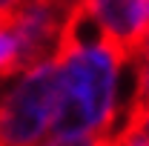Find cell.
<instances>
[{"label":"cell","instance_id":"3957f363","mask_svg":"<svg viewBox=\"0 0 149 146\" xmlns=\"http://www.w3.org/2000/svg\"><path fill=\"white\" fill-rule=\"evenodd\" d=\"M74 3L77 0H20L15 9L6 12L20 40L23 69L55 57Z\"/></svg>","mask_w":149,"mask_h":146},{"label":"cell","instance_id":"5b68a950","mask_svg":"<svg viewBox=\"0 0 149 146\" xmlns=\"http://www.w3.org/2000/svg\"><path fill=\"white\" fill-rule=\"evenodd\" d=\"M23 72V55H20V40L12 26L9 15H0V77Z\"/></svg>","mask_w":149,"mask_h":146},{"label":"cell","instance_id":"52a82bcc","mask_svg":"<svg viewBox=\"0 0 149 146\" xmlns=\"http://www.w3.org/2000/svg\"><path fill=\"white\" fill-rule=\"evenodd\" d=\"M112 146H149V140L141 135H120V138H112Z\"/></svg>","mask_w":149,"mask_h":146},{"label":"cell","instance_id":"7a4b0ae2","mask_svg":"<svg viewBox=\"0 0 149 146\" xmlns=\"http://www.w3.org/2000/svg\"><path fill=\"white\" fill-rule=\"evenodd\" d=\"M60 97L57 60L23 69L17 86L0 97V146H35L55 120Z\"/></svg>","mask_w":149,"mask_h":146},{"label":"cell","instance_id":"277c9868","mask_svg":"<svg viewBox=\"0 0 149 146\" xmlns=\"http://www.w3.org/2000/svg\"><path fill=\"white\" fill-rule=\"evenodd\" d=\"M100 35L132 60L149 32V0H80Z\"/></svg>","mask_w":149,"mask_h":146},{"label":"cell","instance_id":"8992f818","mask_svg":"<svg viewBox=\"0 0 149 146\" xmlns=\"http://www.w3.org/2000/svg\"><path fill=\"white\" fill-rule=\"evenodd\" d=\"M35 146H112V138L103 132H77V135H52Z\"/></svg>","mask_w":149,"mask_h":146},{"label":"cell","instance_id":"6da1fadb","mask_svg":"<svg viewBox=\"0 0 149 146\" xmlns=\"http://www.w3.org/2000/svg\"><path fill=\"white\" fill-rule=\"evenodd\" d=\"M55 60L60 74V97L49 132H103L112 138L118 123L120 66L126 63V57L100 35V29L80 6V0L74 3L63 26Z\"/></svg>","mask_w":149,"mask_h":146}]
</instances>
